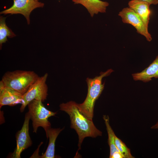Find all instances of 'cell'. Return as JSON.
Instances as JSON below:
<instances>
[{"mask_svg":"<svg viewBox=\"0 0 158 158\" xmlns=\"http://www.w3.org/2000/svg\"><path fill=\"white\" fill-rule=\"evenodd\" d=\"M75 102L71 101L59 105L60 109L67 113L71 120V128L74 129L78 136V149H81V145L84 138L87 137L95 138L102 136V132L95 125L92 120L84 115L79 110Z\"/></svg>","mask_w":158,"mask_h":158,"instance_id":"cell-1","label":"cell"},{"mask_svg":"<svg viewBox=\"0 0 158 158\" xmlns=\"http://www.w3.org/2000/svg\"><path fill=\"white\" fill-rule=\"evenodd\" d=\"M114 71L111 69L105 72H101L99 76L93 78H87L86 81L87 85V97L83 103L77 104L80 111L89 119L92 120L94 109L96 100L101 95L104 87V83H102V78L109 76Z\"/></svg>","mask_w":158,"mask_h":158,"instance_id":"cell-2","label":"cell"},{"mask_svg":"<svg viewBox=\"0 0 158 158\" xmlns=\"http://www.w3.org/2000/svg\"><path fill=\"white\" fill-rule=\"evenodd\" d=\"M39 77L33 71L16 70L6 72L1 80L5 86L23 95Z\"/></svg>","mask_w":158,"mask_h":158,"instance_id":"cell-3","label":"cell"},{"mask_svg":"<svg viewBox=\"0 0 158 158\" xmlns=\"http://www.w3.org/2000/svg\"><path fill=\"white\" fill-rule=\"evenodd\" d=\"M30 119L32 121L33 132L37 133L38 127H41L44 129L46 134L51 128V124L48 120L51 116H54L56 112L47 109L40 100H33L28 105Z\"/></svg>","mask_w":158,"mask_h":158,"instance_id":"cell-4","label":"cell"},{"mask_svg":"<svg viewBox=\"0 0 158 158\" xmlns=\"http://www.w3.org/2000/svg\"><path fill=\"white\" fill-rule=\"evenodd\" d=\"M47 73L39 76L31 85L27 91L23 95L22 102L20 111L23 112L27 106L33 100L43 102L46 99L48 95V87L46 81L48 77Z\"/></svg>","mask_w":158,"mask_h":158,"instance_id":"cell-5","label":"cell"},{"mask_svg":"<svg viewBox=\"0 0 158 158\" xmlns=\"http://www.w3.org/2000/svg\"><path fill=\"white\" fill-rule=\"evenodd\" d=\"M13 5L9 8L0 12V14H20L26 18L27 23H30V16L35 9L43 8L44 4L38 0H13Z\"/></svg>","mask_w":158,"mask_h":158,"instance_id":"cell-6","label":"cell"},{"mask_svg":"<svg viewBox=\"0 0 158 158\" xmlns=\"http://www.w3.org/2000/svg\"><path fill=\"white\" fill-rule=\"evenodd\" d=\"M118 15L121 17L123 23L132 25L135 28L137 32L145 37L148 41L152 40V38L148 32V28L133 10L129 7L124 8L119 12Z\"/></svg>","mask_w":158,"mask_h":158,"instance_id":"cell-7","label":"cell"},{"mask_svg":"<svg viewBox=\"0 0 158 158\" xmlns=\"http://www.w3.org/2000/svg\"><path fill=\"white\" fill-rule=\"evenodd\" d=\"M30 119V115L28 112L25 114L22 128L16 134V146L13 152L11 155V158H20L22 152L32 145V142L29 132Z\"/></svg>","mask_w":158,"mask_h":158,"instance_id":"cell-8","label":"cell"},{"mask_svg":"<svg viewBox=\"0 0 158 158\" xmlns=\"http://www.w3.org/2000/svg\"><path fill=\"white\" fill-rule=\"evenodd\" d=\"M23 95L19 92L5 86L1 80L0 81V108L3 106H13L22 104Z\"/></svg>","mask_w":158,"mask_h":158,"instance_id":"cell-9","label":"cell"},{"mask_svg":"<svg viewBox=\"0 0 158 158\" xmlns=\"http://www.w3.org/2000/svg\"><path fill=\"white\" fill-rule=\"evenodd\" d=\"M128 7L133 10L140 17L145 26L148 28L151 11L148 3L143 1L131 0L128 2Z\"/></svg>","mask_w":158,"mask_h":158,"instance_id":"cell-10","label":"cell"},{"mask_svg":"<svg viewBox=\"0 0 158 158\" xmlns=\"http://www.w3.org/2000/svg\"><path fill=\"white\" fill-rule=\"evenodd\" d=\"M74 4H80L87 10L93 17L99 13H105L109 3L100 0H72Z\"/></svg>","mask_w":158,"mask_h":158,"instance_id":"cell-11","label":"cell"},{"mask_svg":"<svg viewBox=\"0 0 158 158\" xmlns=\"http://www.w3.org/2000/svg\"><path fill=\"white\" fill-rule=\"evenodd\" d=\"M133 80L146 83L152 78H158V55L149 66L142 71L132 74Z\"/></svg>","mask_w":158,"mask_h":158,"instance_id":"cell-12","label":"cell"},{"mask_svg":"<svg viewBox=\"0 0 158 158\" xmlns=\"http://www.w3.org/2000/svg\"><path fill=\"white\" fill-rule=\"evenodd\" d=\"M52 128H51L47 131L46 136L49 138V143L45 153L40 158H54L55 157V147L56 140L60 133L64 129Z\"/></svg>","mask_w":158,"mask_h":158,"instance_id":"cell-13","label":"cell"},{"mask_svg":"<svg viewBox=\"0 0 158 158\" xmlns=\"http://www.w3.org/2000/svg\"><path fill=\"white\" fill-rule=\"evenodd\" d=\"M103 118L106 126L108 134V143L110 148L109 158H111L114 152L119 151L115 144V138L116 135L110 124L109 116L107 115H104Z\"/></svg>","mask_w":158,"mask_h":158,"instance_id":"cell-14","label":"cell"},{"mask_svg":"<svg viewBox=\"0 0 158 158\" xmlns=\"http://www.w3.org/2000/svg\"><path fill=\"white\" fill-rule=\"evenodd\" d=\"M6 18L0 16V46L1 48L2 44L7 41V37L12 38L16 35L6 25Z\"/></svg>","mask_w":158,"mask_h":158,"instance_id":"cell-15","label":"cell"},{"mask_svg":"<svg viewBox=\"0 0 158 158\" xmlns=\"http://www.w3.org/2000/svg\"><path fill=\"white\" fill-rule=\"evenodd\" d=\"M116 146L119 152L123 155L124 158H134L131 154L129 148L120 139L116 136L115 138Z\"/></svg>","mask_w":158,"mask_h":158,"instance_id":"cell-16","label":"cell"},{"mask_svg":"<svg viewBox=\"0 0 158 158\" xmlns=\"http://www.w3.org/2000/svg\"><path fill=\"white\" fill-rule=\"evenodd\" d=\"M124 158L123 155L119 152H114L111 158Z\"/></svg>","mask_w":158,"mask_h":158,"instance_id":"cell-17","label":"cell"},{"mask_svg":"<svg viewBox=\"0 0 158 158\" xmlns=\"http://www.w3.org/2000/svg\"><path fill=\"white\" fill-rule=\"evenodd\" d=\"M143 1L149 3L150 5H157L158 4V0H137Z\"/></svg>","mask_w":158,"mask_h":158,"instance_id":"cell-18","label":"cell"},{"mask_svg":"<svg viewBox=\"0 0 158 158\" xmlns=\"http://www.w3.org/2000/svg\"><path fill=\"white\" fill-rule=\"evenodd\" d=\"M151 129H158V119L156 123L154 125L152 126L151 127Z\"/></svg>","mask_w":158,"mask_h":158,"instance_id":"cell-19","label":"cell"},{"mask_svg":"<svg viewBox=\"0 0 158 158\" xmlns=\"http://www.w3.org/2000/svg\"></svg>","mask_w":158,"mask_h":158,"instance_id":"cell-20","label":"cell"}]
</instances>
